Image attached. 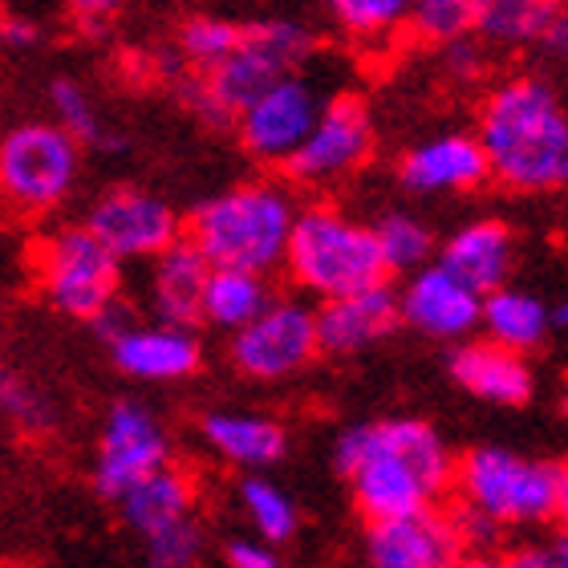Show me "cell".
Returning a JSON list of instances; mask_svg holds the SVG:
<instances>
[{"instance_id":"1","label":"cell","mask_w":568,"mask_h":568,"mask_svg":"<svg viewBox=\"0 0 568 568\" xmlns=\"http://www.w3.org/2000/svg\"><path fill=\"white\" fill-rule=\"evenodd\" d=\"M337 471L354 487V504L369 524L430 511L455 479L443 438L418 418L349 426L333 447Z\"/></svg>"},{"instance_id":"2","label":"cell","mask_w":568,"mask_h":568,"mask_svg":"<svg viewBox=\"0 0 568 568\" xmlns=\"http://www.w3.org/2000/svg\"><path fill=\"white\" fill-rule=\"evenodd\" d=\"M479 142L504 187L536 195L568 187V114L540 78H511L487 98Z\"/></svg>"},{"instance_id":"3","label":"cell","mask_w":568,"mask_h":568,"mask_svg":"<svg viewBox=\"0 0 568 568\" xmlns=\"http://www.w3.org/2000/svg\"><path fill=\"white\" fill-rule=\"evenodd\" d=\"M296 215L301 212L276 183H240L191 212L187 240L212 268L264 276L288 256Z\"/></svg>"},{"instance_id":"4","label":"cell","mask_w":568,"mask_h":568,"mask_svg":"<svg viewBox=\"0 0 568 568\" xmlns=\"http://www.w3.org/2000/svg\"><path fill=\"white\" fill-rule=\"evenodd\" d=\"M284 268L305 293L321 296V305L378 288L390 273L386 256H382L378 232L357 224L354 215L337 212L329 203L305 207L296 215Z\"/></svg>"},{"instance_id":"5","label":"cell","mask_w":568,"mask_h":568,"mask_svg":"<svg viewBox=\"0 0 568 568\" xmlns=\"http://www.w3.org/2000/svg\"><path fill=\"white\" fill-rule=\"evenodd\" d=\"M455 487H459V504H471L496 524L557 520V463L524 459L504 447H475L455 463Z\"/></svg>"},{"instance_id":"6","label":"cell","mask_w":568,"mask_h":568,"mask_svg":"<svg viewBox=\"0 0 568 568\" xmlns=\"http://www.w3.org/2000/svg\"><path fill=\"white\" fill-rule=\"evenodd\" d=\"M122 261L90 232L65 227L37 248V288L65 317L94 325L110 305H119Z\"/></svg>"},{"instance_id":"7","label":"cell","mask_w":568,"mask_h":568,"mask_svg":"<svg viewBox=\"0 0 568 568\" xmlns=\"http://www.w3.org/2000/svg\"><path fill=\"white\" fill-rule=\"evenodd\" d=\"M78 179V139L58 122H21L0 142V191L24 215L53 212Z\"/></svg>"},{"instance_id":"8","label":"cell","mask_w":568,"mask_h":568,"mask_svg":"<svg viewBox=\"0 0 568 568\" xmlns=\"http://www.w3.org/2000/svg\"><path fill=\"white\" fill-rule=\"evenodd\" d=\"M308 58H313V33L305 24L288 17H264L244 24L236 58L203 78L212 85L215 102L227 110V119H240L268 85L293 78Z\"/></svg>"},{"instance_id":"9","label":"cell","mask_w":568,"mask_h":568,"mask_svg":"<svg viewBox=\"0 0 568 568\" xmlns=\"http://www.w3.org/2000/svg\"><path fill=\"white\" fill-rule=\"evenodd\" d=\"M321 354L317 313L301 301H273L264 317H256L248 329L232 337V362L240 374L256 382L293 378Z\"/></svg>"},{"instance_id":"10","label":"cell","mask_w":568,"mask_h":568,"mask_svg":"<svg viewBox=\"0 0 568 568\" xmlns=\"http://www.w3.org/2000/svg\"><path fill=\"white\" fill-rule=\"evenodd\" d=\"M166 435L154 423V415L134 398L110 406L102 435H98V459H94V484L106 499L119 504L131 487H139L146 475L166 467Z\"/></svg>"},{"instance_id":"11","label":"cell","mask_w":568,"mask_h":568,"mask_svg":"<svg viewBox=\"0 0 568 568\" xmlns=\"http://www.w3.org/2000/svg\"><path fill=\"white\" fill-rule=\"evenodd\" d=\"M85 227L106 244L119 261H159L179 244V220L159 195L139 187H110L85 212Z\"/></svg>"},{"instance_id":"12","label":"cell","mask_w":568,"mask_h":568,"mask_svg":"<svg viewBox=\"0 0 568 568\" xmlns=\"http://www.w3.org/2000/svg\"><path fill=\"white\" fill-rule=\"evenodd\" d=\"M325 114V102H321L317 85L293 73L284 82L268 85L256 102H252L244 114H240V142L248 146L256 159H268V163H288L305 139L313 134V126Z\"/></svg>"},{"instance_id":"13","label":"cell","mask_w":568,"mask_h":568,"mask_svg":"<svg viewBox=\"0 0 568 568\" xmlns=\"http://www.w3.org/2000/svg\"><path fill=\"white\" fill-rule=\"evenodd\" d=\"M369 146H374V122L366 102L357 94H333L305 146L284 163V171L296 183H329L366 163Z\"/></svg>"},{"instance_id":"14","label":"cell","mask_w":568,"mask_h":568,"mask_svg":"<svg viewBox=\"0 0 568 568\" xmlns=\"http://www.w3.org/2000/svg\"><path fill=\"white\" fill-rule=\"evenodd\" d=\"M369 568H450L463 557L450 511H418L403 520L369 524L366 536Z\"/></svg>"},{"instance_id":"15","label":"cell","mask_w":568,"mask_h":568,"mask_svg":"<svg viewBox=\"0 0 568 568\" xmlns=\"http://www.w3.org/2000/svg\"><path fill=\"white\" fill-rule=\"evenodd\" d=\"M403 321L426 337H467L484 325V296L443 264H426L403 288Z\"/></svg>"},{"instance_id":"16","label":"cell","mask_w":568,"mask_h":568,"mask_svg":"<svg viewBox=\"0 0 568 568\" xmlns=\"http://www.w3.org/2000/svg\"><path fill=\"white\" fill-rule=\"evenodd\" d=\"M491 175L479 134H438L406 154L398 166L406 191L415 195H443V191H471Z\"/></svg>"},{"instance_id":"17","label":"cell","mask_w":568,"mask_h":568,"mask_svg":"<svg viewBox=\"0 0 568 568\" xmlns=\"http://www.w3.org/2000/svg\"><path fill=\"white\" fill-rule=\"evenodd\" d=\"M403 321V296H394L386 284L366 288V293L325 301L317 308L321 354H357L390 337L394 325Z\"/></svg>"},{"instance_id":"18","label":"cell","mask_w":568,"mask_h":568,"mask_svg":"<svg viewBox=\"0 0 568 568\" xmlns=\"http://www.w3.org/2000/svg\"><path fill=\"white\" fill-rule=\"evenodd\" d=\"M212 281V264L191 240H179L154 261L151 268V308L159 325L191 329L203 321V296Z\"/></svg>"},{"instance_id":"19","label":"cell","mask_w":568,"mask_h":568,"mask_svg":"<svg viewBox=\"0 0 568 568\" xmlns=\"http://www.w3.org/2000/svg\"><path fill=\"white\" fill-rule=\"evenodd\" d=\"M110 357L131 378L175 382L200 366V342L191 337V329H179V325H134L110 345Z\"/></svg>"},{"instance_id":"20","label":"cell","mask_w":568,"mask_h":568,"mask_svg":"<svg viewBox=\"0 0 568 568\" xmlns=\"http://www.w3.org/2000/svg\"><path fill=\"white\" fill-rule=\"evenodd\" d=\"M450 378L463 390L499 406H520L532 398V369L524 354H511L496 342H467L450 354Z\"/></svg>"},{"instance_id":"21","label":"cell","mask_w":568,"mask_h":568,"mask_svg":"<svg viewBox=\"0 0 568 568\" xmlns=\"http://www.w3.org/2000/svg\"><path fill=\"white\" fill-rule=\"evenodd\" d=\"M438 264L471 284L479 296L499 293L511 273V232L499 220H475L443 244Z\"/></svg>"},{"instance_id":"22","label":"cell","mask_w":568,"mask_h":568,"mask_svg":"<svg viewBox=\"0 0 568 568\" xmlns=\"http://www.w3.org/2000/svg\"><path fill=\"white\" fill-rule=\"evenodd\" d=\"M191 504H195V484H191V475L183 467H171V463H166L163 471L146 475L139 487H131L119 499L122 520L131 524L139 536H146V540L154 532L171 528V524L191 520Z\"/></svg>"},{"instance_id":"23","label":"cell","mask_w":568,"mask_h":568,"mask_svg":"<svg viewBox=\"0 0 568 568\" xmlns=\"http://www.w3.org/2000/svg\"><path fill=\"white\" fill-rule=\"evenodd\" d=\"M203 438L220 459L236 467H268L284 455V426L261 415H220L203 418Z\"/></svg>"},{"instance_id":"24","label":"cell","mask_w":568,"mask_h":568,"mask_svg":"<svg viewBox=\"0 0 568 568\" xmlns=\"http://www.w3.org/2000/svg\"><path fill=\"white\" fill-rule=\"evenodd\" d=\"M484 329L487 342L504 345L511 354H528L552 329V308L540 296L504 284L499 293L484 296Z\"/></svg>"},{"instance_id":"25","label":"cell","mask_w":568,"mask_h":568,"mask_svg":"<svg viewBox=\"0 0 568 568\" xmlns=\"http://www.w3.org/2000/svg\"><path fill=\"white\" fill-rule=\"evenodd\" d=\"M565 0H479L475 33L491 45H545Z\"/></svg>"},{"instance_id":"26","label":"cell","mask_w":568,"mask_h":568,"mask_svg":"<svg viewBox=\"0 0 568 568\" xmlns=\"http://www.w3.org/2000/svg\"><path fill=\"white\" fill-rule=\"evenodd\" d=\"M273 305L268 284L256 273H236V268H212L207 296H203V321H212L215 329H248L252 321L264 317Z\"/></svg>"},{"instance_id":"27","label":"cell","mask_w":568,"mask_h":568,"mask_svg":"<svg viewBox=\"0 0 568 568\" xmlns=\"http://www.w3.org/2000/svg\"><path fill=\"white\" fill-rule=\"evenodd\" d=\"M240 41H244V24L203 12V17L183 21L179 29V58L187 61L191 73H215L236 58Z\"/></svg>"},{"instance_id":"28","label":"cell","mask_w":568,"mask_h":568,"mask_svg":"<svg viewBox=\"0 0 568 568\" xmlns=\"http://www.w3.org/2000/svg\"><path fill=\"white\" fill-rule=\"evenodd\" d=\"M49 106H53V119L65 134H73L78 142L85 146H94V151H122L126 139L114 131H106L102 122H98L94 106H90V98L78 82L70 78H58V82L49 85Z\"/></svg>"},{"instance_id":"29","label":"cell","mask_w":568,"mask_h":568,"mask_svg":"<svg viewBox=\"0 0 568 568\" xmlns=\"http://www.w3.org/2000/svg\"><path fill=\"white\" fill-rule=\"evenodd\" d=\"M378 232V244H382V256H386V268L390 273H423L426 264H430V252H435V236H430V227L423 220L406 212H386L374 224Z\"/></svg>"},{"instance_id":"30","label":"cell","mask_w":568,"mask_h":568,"mask_svg":"<svg viewBox=\"0 0 568 568\" xmlns=\"http://www.w3.org/2000/svg\"><path fill=\"white\" fill-rule=\"evenodd\" d=\"M479 24V0H415L410 9V29L418 41L430 45H459Z\"/></svg>"},{"instance_id":"31","label":"cell","mask_w":568,"mask_h":568,"mask_svg":"<svg viewBox=\"0 0 568 568\" xmlns=\"http://www.w3.org/2000/svg\"><path fill=\"white\" fill-rule=\"evenodd\" d=\"M240 504H244L252 528H256L264 540L281 545V540H288V536L296 532L293 499L284 496L276 484H268V479H244V484H240Z\"/></svg>"},{"instance_id":"32","label":"cell","mask_w":568,"mask_h":568,"mask_svg":"<svg viewBox=\"0 0 568 568\" xmlns=\"http://www.w3.org/2000/svg\"><path fill=\"white\" fill-rule=\"evenodd\" d=\"M333 12V21L354 37H382L410 21L415 0H321Z\"/></svg>"},{"instance_id":"33","label":"cell","mask_w":568,"mask_h":568,"mask_svg":"<svg viewBox=\"0 0 568 568\" xmlns=\"http://www.w3.org/2000/svg\"><path fill=\"white\" fill-rule=\"evenodd\" d=\"M203 557V532L195 520L171 524L146 540V560L151 568H195Z\"/></svg>"},{"instance_id":"34","label":"cell","mask_w":568,"mask_h":568,"mask_svg":"<svg viewBox=\"0 0 568 568\" xmlns=\"http://www.w3.org/2000/svg\"><path fill=\"white\" fill-rule=\"evenodd\" d=\"M0 403H4V415L17 430H41L49 423V410H45V398L21 378H4L0 382Z\"/></svg>"},{"instance_id":"35","label":"cell","mask_w":568,"mask_h":568,"mask_svg":"<svg viewBox=\"0 0 568 568\" xmlns=\"http://www.w3.org/2000/svg\"><path fill=\"white\" fill-rule=\"evenodd\" d=\"M227 568H276V552L264 540H232Z\"/></svg>"},{"instance_id":"36","label":"cell","mask_w":568,"mask_h":568,"mask_svg":"<svg viewBox=\"0 0 568 568\" xmlns=\"http://www.w3.org/2000/svg\"><path fill=\"white\" fill-rule=\"evenodd\" d=\"M0 41H4V49H33L37 41H41V29H37L29 17H4Z\"/></svg>"},{"instance_id":"37","label":"cell","mask_w":568,"mask_h":568,"mask_svg":"<svg viewBox=\"0 0 568 568\" xmlns=\"http://www.w3.org/2000/svg\"><path fill=\"white\" fill-rule=\"evenodd\" d=\"M65 4H70V12L85 29H98V24L110 21V17L122 9V0H65Z\"/></svg>"},{"instance_id":"38","label":"cell","mask_w":568,"mask_h":568,"mask_svg":"<svg viewBox=\"0 0 568 568\" xmlns=\"http://www.w3.org/2000/svg\"><path fill=\"white\" fill-rule=\"evenodd\" d=\"M447 65L459 78H471V73H479V49L471 45V37L467 41H459V45H447Z\"/></svg>"},{"instance_id":"39","label":"cell","mask_w":568,"mask_h":568,"mask_svg":"<svg viewBox=\"0 0 568 568\" xmlns=\"http://www.w3.org/2000/svg\"><path fill=\"white\" fill-rule=\"evenodd\" d=\"M508 568H557V565L548 560L545 548H524V552H516V557H508Z\"/></svg>"},{"instance_id":"40","label":"cell","mask_w":568,"mask_h":568,"mask_svg":"<svg viewBox=\"0 0 568 568\" xmlns=\"http://www.w3.org/2000/svg\"><path fill=\"white\" fill-rule=\"evenodd\" d=\"M552 53H565L568 58V4L560 9V17H557V24H552V33H548V41H545Z\"/></svg>"},{"instance_id":"41","label":"cell","mask_w":568,"mask_h":568,"mask_svg":"<svg viewBox=\"0 0 568 568\" xmlns=\"http://www.w3.org/2000/svg\"><path fill=\"white\" fill-rule=\"evenodd\" d=\"M450 568H508V560H496L487 557V552H463Z\"/></svg>"},{"instance_id":"42","label":"cell","mask_w":568,"mask_h":568,"mask_svg":"<svg viewBox=\"0 0 568 568\" xmlns=\"http://www.w3.org/2000/svg\"><path fill=\"white\" fill-rule=\"evenodd\" d=\"M545 552H548V560L557 568H568V532H557L552 540L545 545Z\"/></svg>"},{"instance_id":"43","label":"cell","mask_w":568,"mask_h":568,"mask_svg":"<svg viewBox=\"0 0 568 568\" xmlns=\"http://www.w3.org/2000/svg\"><path fill=\"white\" fill-rule=\"evenodd\" d=\"M560 532H568V463H560V499H557Z\"/></svg>"},{"instance_id":"44","label":"cell","mask_w":568,"mask_h":568,"mask_svg":"<svg viewBox=\"0 0 568 568\" xmlns=\"http://www.w3.org/2000/svg\"><path fill=\"white\" fill-rule=\"evenodd\" d=\"M552 325H560V329H568V296L560 301L557 308H552Z\"/></svg>"},{"instance_id":"45","label":"cell","mask_w":568,"mask_h":568,"mask_svg":"<svg viewBox=\"0 0 568 568\" xmlns=\"http://www.w3.org/2000/svg\"><path fill=\"white\" fill-rule=\"evenodd\" d=\"M565 415H568V394H565Z\"/></svg>"}]
</instances>
